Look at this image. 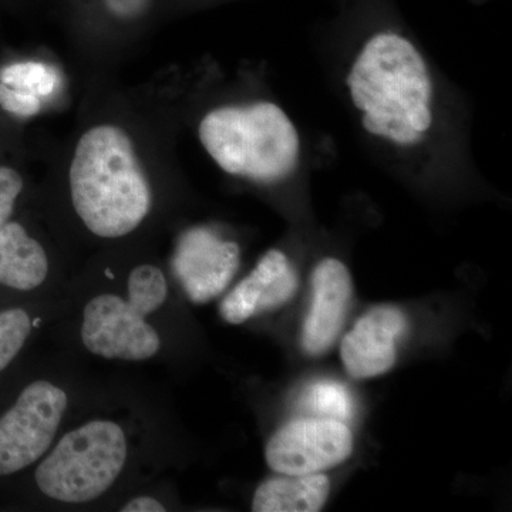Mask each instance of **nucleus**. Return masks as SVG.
Returning <instances> with one entry per match:
<instances>
[{"mask_svg":"<svg viewBox=\"0 0 512 512\" xmlns=\"http://www.w3.org/2000/svg\"><path fill=\"white\" fill-rule=\"evenodd\" d=\"M353 284L348 266L338 258H325L313 269L312 299L303 322L302 348L320 356L332 348L345 325Z\"/></svg>","mask_w":512,"mask_h":512,"instance_id":"9d476101","label":"nucleus"},{"mask_svg":"<svg viewBox=\"0 0 512 512\" xmlns=\"http://www.w3.org/2000/svg\"><path fill=\"white\" fill-rule=\"evenodd\" d=\"M123 512H164L165 507L153 497H137L121 508Z\"/></svg>","mask_w":512,"mask_h":512,"instance_id":"412c9836","label":"nucleus"},{"mask_svg":"<svg viewBox=\"0 0 512 512\" xmlns=\"http://www.w3.org/2000/svg\"><path fill=\"white\" fill-rule=\"evenodd\" d=\"M82 340L93 355L128 362L151 359L161 346L160 336L144 315L113 293L96 296L87 303Z\"/></svg>","mask_w":512,"mask_h":512,"instance_id":"0eeeda50","label":"nucleus"},{"mask_svg":"<svg viewBox=\"0 0 512 512\" xmlns=\"http://www.w3.org/2000/svg\"><path fill=\"white\" fill-rule=\"evenodd\" d=\"M87 9L114 25H136L146 18L156 0H84Z\"/></svg>","mask_w":512,"mask_h":512,"instance_id":"a211bd4d","label":"nucleus"},{"mask_svg":"<svg viewBox=\"0 0 512 512\" xmlns=\"http://www.w3.org/2000/svg\"><path fill=\"white\" fill-rule=\"evenodd\" d=\"M126 460V434L119 424L89 421L67 433L40 463L37 487L60 503H90L116 483Z\"/></svg>","mask_w":512,"mask_h":512,"instance_id":"20e7f679","label":"nucleus"},{"mask_svg":"<svg viewBox=\"0 0 512 512\" xmlns=\"http://www.w3.org/2000/svg\"><path fill=\"white\" fill-rule=\"evenodd\" d=\"M23 190V178L10 167H0V228L9 222L16 200Z\"/></svg>","mask_w":512,"mask_h":512,"instance_id":"aec40b11","label":"nucleus"},{"mask_svg":"<svg viewBox=\"0 0 512 512\" xmlns=\"http://www.w3.org/2000/svg\"><path fill=\"white\" fill-rule=\"evenodd\" d=\"M352 430L343 421L305 417L289 421L269 439L268 466L279 474L323 473L348 460L353 453Z\"/></svg>","mask_w":512,"mask_h":512,"instance_id":"423d86ee","label":"nucleus"},{"mask_svg":"<svg viewBox=\"0 0 512 512\" xmlns=\"http://www.w3.org/2000/svg\"><path fill=\"white\" fill-rule=\"evenodd\" d=\"M49 259L45 248L18 222L0 228V285L32 291L46 281Z\"/></svg>","mask_w":512,"mask_h":512,"instance_id":"f8f14e48","label":"nucleus"},{"mask_svg":"<svg viewBox=\"0 0 512 512\" xmlns=\"http://www.w3.org/2000/svg\"><path fill=\"white\" fill-rule=\"evenodd\" d=\"M0 107L19 117H32L42 109V100L35 94L20 92L0 83Z\"/></svg>","mask_w":512,"mask_h":512,"instance_id":"6ab92c4d","label":"nucleus"},{"mask_svg":"<svg viewBox=\"0 0 512 512\" xmlns=\"http://www.w3.org/2000/svg\"><path fill=\"white\" fill-rule=\"evenodd\" d=\"M303 407L316 417H326L346 423L352 419L355 404L343 384L322 380L303 393Z\"/></svg>","mask_w":512,"mask_h":512,"instance_id":"4468645a","label":"nucleus"},{"mask_svg":"<svg viewBox=\"0 0 512 512\" xmlns=\"http://www.w3.org/2000/svg\"><path fill=\"white\" fill-rule=\"evenodd\" d=\"M299 288L298 274L279 249L266 252L251 274L225 296L220 313L225 322L241 325L291 301Z\"/></svg>","mask_w":512,"mask_h":512,"instance_id":"9b49d317","label":"nucleus"},{"mask_svg":"<svg viewBox=\"0 0 512 512\" xmlns=\"http://www.w3.org/2000/svg\"><path fill=\"white\" fill-rule=\"evenodd\" d=\"M0 83L20 92L47 97L55 93L59 77L49 64L40 62H19L9 64L0 70Z\"/></svg>","mask_w":512,"mask_h":512,"instance_id":"dca6fc26","label":"nucleus"},{"mask_svg":"<svg viewBox=\"0 0 512 512\" xmlns=\"http://www.w3.org/2000/svg\"><path fill=\"white\" fill-rule=\"evenodd\" d=\"M345 83L367 136L396 150L426 143L436 126V86L426 56L412 39L393 29L367 36Z\"/></svg>","mask_w":512,"mask_h":512,"instance_id":"f257e3e1","label":"nucleus"},{"mask_svg":"<svg viewBox=\"0 0 512 512\" xmlns=\"http://www.w3.org/2000/svg\"><path fill=\"white\" fill-rule=\"evenodd\" d=\"M241 264V249L210 228L188 229L178 239L173 271L188 298L205 303L231 284Z\"/></svg>","mask_w":512,"mask_h":512,"instance_id":"6e6552de","label":"nucleus"},{"mask_svg":"<svg viewBox=\"0 0 512 512\" xmlns=\"http://www.w3.org/2000/svg\"><path fill=\"white\" fill-rule=\"evenodd\" d=\"M198 137L222 171L254 183H281L301 163L298 127L274 101L215 107L202 117Z\"/></svg>","mask_w":512,"mask_h":512,"instance_id":"7ed1b4c3","label":"nucleus"},{"mask_svg":"<svg viewBox=\"0 0 512 512\" xmlns=\"http://www.w3.org/2000/svg\"><path fill=\"white\" fill-rule=\"evenodd\" d=\"M69 184L74 211L97 237H126L150 212L151 188L136 148L114 124H97L80 137Z\"/></svg>","mask_w":512,"mask_h":512,"instance_id":"f03ea898","label":"nucleus"},{"mask_svg":"<svg viewBox=\"0 0 512 512\" xmlns=\"http://www.w3.org/2000/svg\"><path fill=\"white\" fill-rule=\"evenodd\" d=\"M32 332V320L23 309L0 312V372L12 363Z\"/></svg>","mask_w":512,"mask_h":512,"instance_id":"f3484780","label":"nucleus"},{"mask_svg":"<svg viewBox=\"0 0 512 512\" xmlns=\"http://www.w3.org/2000/svg\"><path fill=\"white\" fill-rule=\"evenodd\" d=\"M67 394L46 380L33 382L0 417V476H10L39 460L52 446Z\"/></svg>","mask_w":512,"mask_h":512,"instance_id":"39448f33","label":"nucleus"},{"mask_svg":"<svg viewBox=\"0 0 512 512\" xmlns=\"http://www.w3.org/2000/svg\"><path fill=\"white\" fill-rule=\"evenodd\" d=\"M406 330V315L399 308L377 306L365 313L343 336L340 345L346 372L355 379H372L389 372Z\"/></svg>","mask_w":512,"mask_h":512,"instance_id":"1a4fd4ad","label":"nucleus"},{"mask_svg":"<svg viewBox=\"0 0 512 512\" xmlns=\"http://www.w3.org/2000/svg\"><path fill=\"white\" fill-rule=\"evenodd\" d=\"M329 494L325 474H281L256 488L252 511L316 512L325 507Z\"/></svg>","mask_w":512,"mask_h":512,"instance_id":"ddd939ff","label":"nucleus"},{"mask_svg":"<svg viewBox=\"0 0 512 512\" xmlns=\"http://www.w3.org/2000/svg\"><path fill=\"white\" fill-rule=\"evenodd\" d=\"M128 303L141 315L156 312L167 299L168 286L160 268L140 265L128 276Z\"/></svg>","mask_w":512,"mask_h":512,"instance_id":"2eb2a0df","label":"nucleus"}]
</instances>
